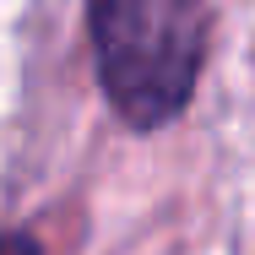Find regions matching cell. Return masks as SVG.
<instances>
[{
  "instance_id": "obj_1",
  "label": "cell",
  "mask_w": 255,
  "mask_h": 255,
  "mask_svg": "<svg viewBox=\"0 0 255 255\" xmlns=\"http://www.w3.org/2000/svg\"><path fill=\"white\" fill-rule=\"evenodd\" d=\"M103 98L130 130L185 114L206 54V0H87Z\"/></svg>"
},
{
  "instance_id": "obj_2",
  "label": "cell",
  "mask_w": 255,
  "mask_h": 255,
  "mask_svg": "<svg viewBox=\"0 0 255 255\" xmlns=\"http://www.w3.org/2000/svg\"><path fill=\"white\" fill-rule=\"evenodd\" d=\"M0 255H44L33 234H0Z\"/></svg>"
}]
</instances>
